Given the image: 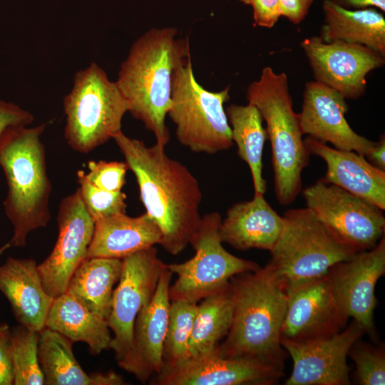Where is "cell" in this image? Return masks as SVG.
Here are the masks:
<instances>
[{
    "label": "cell",
    "instance_id": "6da1fadb",
    "mask_svg": "<svg viewBox=\"0 0 385 385\" xmlns=\"http://www.w3.org/2000/svg\"><path fill=\"white\" fill-rule=\"evenodd\" d=\"M113 139L135 175L146 213L160 230V245L178 255L190 245L201 221L199 182L185 165L166 154L164 146H148L123 131Z\"/></svg>",
    "mask_w": 385,
    "mask_h": 385
},
{
    "label": "cell",
    "instance_id": "7a4b0ae2",
    "mask_svg": "<svg viewBox=\"0 0 385 385\" xmlns=\"http://www.w3.org/2000/svg\"><path fill=\"white\" fill-rule=\"evenodd\" d=\"M175 27L151 28L136 39L115 81L133 117L165 147L170 133L165 118L171 107L172 77L190 54L188 38H178Z\"/></svg>",
    "mask_w": 385,
    "mask_h": 385
},
{
    "label": "cell",
    "instance_id": "3957f363",
    "mask_svg": "<svg viewBox=\"0 0 385 385\" xmlns=\"http://www.w3.org/2000/svg\"><path fill=\"white\" fill-rule=\"evenodd\" d=\"M230 283L233 296L230 328L218 345L227 357L250 358L283 369L285 351L280 343L287 293L265 267L240 273Z\"/></svg>",
    "mask_w": 385,
    "mask_h": 385
},
{
    "label": "cell",
    "instance_id": "277c9868",
    "mask_svg": "<svg viewBox=\"0 0 385 385\" xmlns=\"http://www.w3.org/2000/svg\"><path fill=\"white\" fill-rule=\"evenodd\" d=\"M46 125L15 128L0 143V167L7 184L4 207L13 227L11 247H24L28 235L51 220V184L41 140Z\"/></svg>",
    "mask_w": 385,
    "mask_h": 385
},
{
    "label": "cell",
    "instance_id": "5b68a950",
    "mask_svg": "<svg viewBox=\"0 0 385 385\" xmlns=\"http://www.w3.org/2000/svg\"><path fill=\"white\" fill-rule=\"evenodd\" d=\"M246 98L266 123L275 195L279 205H289L302 190V173L309 165L310 153L302 139L298 113L293 109L287 74L265 66L260 78L249 84Z\"/></svg>",
    "mask_w": 385,
    "mask_h": 385
},
{
    "label": "cell",
    "instance_id": "8992f818",
    "mask_svg": "<svg viewBox=\"0 0 385 385\" xmlns=\"http://www.w3.org/2000/svg\"><path fill=\"white\" fill-rule=\"evenodd\" d=\"M63 109L65 139L72 149L84 154L122 131V120L128 112L116 82L95 62L76 72L63 98Z\"/></svg>",
    "mask_w": 385,
    "mask_h": 385
},
{
    "label": "cell",
    "instance_id": "52a82bcc",
    "mask_svg": "<svg viewBox=\"0 0 385 385\" xmlns=\"http://www.w3.org/2000/svg\"><path fill=\"white\" fill-rule=\"evenodd\" d=\"M172 105L168 115L175 125L180 144L191 151L210 155L233 145L224 104L230 100V87L212 92L195 79L190 54L181 61L172 77Z\"/></svg>",
    "mask_w": 385,
    "mask_h": 385
},
{
    "label": "cell",
    "instance_id": "ba28073f",
    "mask_svg": "<svg viewBox=\"0 0 385 385\" xmlns=\"http://www.w3.org/2000/svg\"><path fill=\"white\" fill-rule=\"evenodd\" d=\"M283 217V230L267 265L287 292L325 275L335 264L354 254L308 207L288 210Z\"/></svg>",
    "mask_w": 385,
    "mask_h": 385
},
{
    "label": "cell",
    "instance_id": "9c48e42d",
    "mask_svg": "<svg viewBox=\"0 0 385 385\" xmlns=\"http://www.w3.org/2000/svg\"><path fill=\"white\" fill-rule=\"evenodd\" d=\"M221 222L217 212L202 216L190 242L195 255L184 262L166 264L178 277L169 288L170 301L198 303L227 285L232 277L260 267L256 262L236 257L224 248L220 235Z\"/></svg>",
    "mask_w": 385,
    "mask_h": 385
},
{
    "label": "cell",
    "instance_id": "30bf717a",
    "mask_svg": "<svg viewBox=\"0 0 385 385\" xmlns=\"http://www.w3.org/2000/svg\"><path fill=\"white\" fill-rule=\"evenodd\" d=\"M302 193L307 207L351 252L371 250L384 235V210L367 200L322 178Z\"/></svg>",
    "mask_w": 385,
    "mask_h": 385
},
{
    "label": "cell",
    "instance_id": "8fae6325",
    "mask_svg": "<svg viewBox=\"0 0 385 385\" xmlns=\"http://www.w3.org/2000/svg\"><path fill=\"white\" fill-rule=\"evenodd\" d=\"M120 277L113 290L111 309L107 319L113 333L110 345L118 365L127 370L133 345V327L138 314L155 292L166 267L155 246L122 259Z\"/></svg>",
    "mask_w": 385,
    "mask_h": 385
},
{
    "label": "cell",
    "instance_id": "7c38bea8",
    "mask_svg": "<svg viewBox=\"0 0 385 385\" xmlns=\"http://www.w3.org/2000/svg\"><path fill=\"white\" fill-rule=\"evenodd\" d=\"M58 237L38 270L45 291L53 299L66 292L75 271L88 258L95 220L88 212L78 188L63 197L57 216Z\"/></svg>",
    "mask_w": 385,
    "mask_h": 385
},
{
    "label": "cell",
    "instance_id": "4fadbf2b",
    "mask_svg": "<svg viewBox=\"0 0 385 385\" xmlns=\"http://www.w3.org/2000/svg\"><path fill=\"white\" fill-rule=\"evenodd\" d=\"M301 45L314 81L336 90L346 99L361 97L366 91L367 75L385 63L384 55L359 43H327L314 36L304 39Z\"/></svg>",
    "mask_w": 385,
    "mask_h": 385
},
{
    "label": "cell",
    "instance_id": "5bb4252c",
    "mask_svg": "<svg viewBox=\"0 0 385 385\" xmlns=\"http://www.w3.org/2000/svg\"><path fill=\"white\" fill-rule=\"evenodd\" d=\"M366 333L356 322L340 332L324 339L296 342L280 338L282 347L293 361L286 385H349L346 362L351 345Z\"/></svg>",
    "mask_w": 385,
    "mask_h": 385
},
{
    "label": "cell",
    "instance_id": "9a60e30c",
    "mask_svg": "<svg viewBox=\"0 0 385 385\" xmlns=\"http://www.w3.org/2000/svg\"><path fill=\"white\" fill-rule=\"evenodd\" d=\"M385 273V237L372 249L355 252L328 271L332 290L344 314L353 318L366 332L373 334L374 294L378 279Z\"/></svg>",
    "mask_w": 385,
    "mask_h": 385
},
{
    "label": "cell",
    "instance_id": "2e32d148",
    "mask_svg": "<svg viewBox=\"0 0 385 385\" xmlns=\"http://www.w3.org/2000/svg\"><path fill=\"white\" fill-rule=\"evenodd\" d=\"M282 375V369L263 361L224 356L217 346L173 368L162 370L151 384L270 385Z\"/></svg>",
    "mask_w": 385,
    "mask_h": 385
},
{
    "label": "cell",
    "instance_id": "e0dca14e",
    "mask_svg": "<svg viewBox=\"0 0 385 385\" xmlns=\"http://www.w3.org/2000/svg\"><path fill=\"white\" fill-rule=\"evenodd\" d=\"M287 293L281 337L304 342L332 337L345 328L348 318L337 303L328 274Z\"/></svg>",
    "mask_w": 385,
    "mask_h": 385
},
{
    "label": "cell",
    "instance_id": "ac0fdd59",
    "mask_svg": "<svg viewBox=\"0 0 385 385\" xmlns=\"http://www.w3.org/2000/svg\"><path fill=\"white\" fill-rule=\"evenodd\" d=\"M348 110L346 98L340 93L316 81L307 82L302 110L298 113L302 134L365 157L376 142L356 133L350 127L345 118Z\"/></svg>",
    "mask_w": 385,
    "mask_h": 385
},
{
    "label": "cell",
    "instance_id": "d6986e66",
    "mask_svg": "<svg viewBox=\"0 0 385 385\" xmlns=\"http://www.w3.org/2000/svg\"><path fill=\"white\" fill-rule=\"evenodd\" d=\"M172 276L166 266L153 298L139 312L134 323L132 350L126 371L143 384L162 369Z\"/></svg>",
    "mask_w": 385,
    "mask_h": 385
},
{
    "label": "cell",
    "instance_id": "ffe728a7",
    "mask_svg": "<svg viewBox=\"0 0 385 385\" xmlns=\"http://www.w3.org/2000/svg\"><path fill=\"white\" fill-rule=\"evenodd\" d=\"M304 143L310 154L322 158L327 164L326 183L337 185L385 210V170L369 163L354 150H339L307 136Z\"/></svg>",
    "mask_w": 385,
    "mask_h": 385
},
{
    "label": "cell",
    "instance_id": "44dd1931",
    "mask_svg": "<svg viewBox=\"0 0 385 385\" xmlns=\"http://www.w3.org/2000/svg\"><path fill=\"white\" fill-rule=\"evenodd\" d=\"M0 292L19 324L38 332L46 327L54 299L45 291L34 260L9 257L0 265Z\"/></svg>",
    "mask_w": 385,
    "mask_h": 385
},
{
    "label": "cell",
    "instance_id": "7402d4cb",
    "mask_svg": "<svg viewBox=\"0 0 385 385\" xmlns=\"http://www.w3.org/2000/svg\"><path fill=\"white\" fill-rule=\"evenodd\" d=\"M283 216L266 201L264 194H255L252 200L234 204L222 220L220 235L238 250L257 248L271 251L283 230Z\"/></svg>",
    "mask_w": 385,
    "mask_h": 385
},
{
    "label": "cell",
    "instance_id": "603a6c76",
    "mask_svg": "<svg viewBox=\"0 0 385 385\" xmlns=\"http://www.w3.org/2000/svg\"><path fill=\"white\" fill-rule=\"evenodd\" d=\"M161 240L159 227L146 212L138 217L119 213L95 221L88 257L122 260Z\"/></svg>",
    "mask_w": 385,
    "mask_h": 385
},
{
    "label": "cell",
    "instance_id": "cb8c5ba5",
    "mask_svg": "<svg viewBox=\"0 0 385 385\" xmlns=\"http://www.w3.org/2000/svg\"><path fill=\"white\" fill-rule=\"evenodd\" d=\"M38 361L46 385H123L121 375L113 371L88 374L77 361L73 342L63 334L44 327L39 332Z\"/></svg>",
    "mask_w": 385,
    "mask_h": 385
},
{
    "label": "cell",
    "instance_id": "d4e9b609",
    "mask_svg": "<svg viewBox=\"0 0 385 385\" xmlns=\"http://www.w3.org/2000/svg\"><path fill=\"white\" fill-rule=\"evenodd\" d=\"M322 10V41L359 43L385 56V19L381 12L375 8L346 9L332 0H323Z\"/></svg>",
    "mask_w": 385,
    "mask_h": 385
},
{
    "label": "cell",
    "instance_id": "484cf974",
    "mask_svg": "<svg viewBox=\"0 0 385 385\" xmlns=\"http://www.w3.org/2000/svg\"><path fill=\"white\" fill-rule=\"evenodd\" d=\"M45 325L73 343H86L93 355L110 349L112 337L107 320L88 310L67 292L53 299Z\"/></svg>",
    "mask_w": 385,
    "mask_h": 385
},
{
    "label": "cell",
    "instance_id": "4316f807",
    "mask_svg": "<svg viewBox=\"0 0 385 385\" xmlns=\"http://www.w3.org/2000/svg\"><path fill=\"white\" fill-rule=\"evenodd\" d=\"M120 259L88 257L71 277L66 292L91 312L108 319L122 272Z\"/></svg>",
    "mask_w": 385,
    "mask_h": 385
},
{
    "label": "cell",
    "instance_id": "83f0119b",
    "mask_svg": "<svg viewBox=\"0 0 385 385\" xmlns=\"http://www.w3.org/2000/svg\"><path fill=\"white\" fill-rule=\"evenodd\" d=\"M225 112L237 154L250 168L255 194H265L266 180L262 176V155L267 134L262 125V115L256 106L249 103L245 106L232 103L225 108Z\"/></svg>",
    "mask_w": 385,
    "mask_h": 385
},
{
    "label": "cell",
    "instance_id": "f1b7e54d",
    "mask_svg": "<svg viewBox=\"0 0 385 385\" xmlns=\"http://www.w3.org/2000/svg\"><path fill=\"white\" fill-rule=\"evenodd\" d=\"M199 302L190 340V357L215 349L227 334L233 312L230 283Z\"/></svg>",
    "mask_w": 385,
    "mask_h": 385
},
{
    "label": "cell",
    "instance_id": "f546056e",
    "mask_svg": "<svg viewBox=\"0 0 385 385\" xmlns=\"http://www.w3.org/2000/svg\"><path fill=\"white\" fill-rule=\"evenodd\" d=\"M197 303L170 301L163 349L162 370L173 368L190 357L189 344Z\"/></svg>",
    "mask_w": 385,
    "mask_h": 385
},
{
    "label": "cell",
    "instance_id": "4dcf8cb0",
    "mask_svg": "<svg viewBox=\"0 0 385 385\" xmlns=\"http://www.w3.org/2000/svg\"><path fill=\"white\" fill-rule=\"evenodd\" d=\"M39 332L19 324L11 332L14 385H44L38 361Z\"/></svg>",
    "mask_w": 385,
    "mask_h": 385
},
{
    "label": "cell",
    "instance_id": "1f68e13d",
    "mask_svg": "<svg viewBox=\"0 0 385 385\" xmlns=\"http://www.w3.org/2000/svg\"><path fill=\"white\" fill-rule=\"evenodd\" d=\"M85 172L77 173V180L82 200L95 221L119 213H125L126 195L122 191H107L91 184Z\"/></svg>",
    "mask_w": 385,
    "mask_h": 385
},
{
    "label": "cell",
    "instance_id": "d6a6232c",
    "mask_svg": "<svg viewBox=\"0 0 385 385\" xmlns=\"http://www.w3.org/2000/svg\"><path fill=\"white\" fill-rule=\"evenodd\" d=\"M348 355L356 365L354 379L358 384H385L384 346H375L358 339L350 347Z\"/></svg>",
    "mask_w": 385,
    "mask_h": 385
},
{
    "label": "cell",
    "instance_id": "836d02e7",
    "mask_svg": "<svg viewBox=\"0 0 385 385\" xmlns=\"http://www.w3.org/2000/svg\"><path fill=\"white\" fill-rule=\"evenodd\" d=\"M86 179L96 187L107 191H121L128 167L125 162L94 161L88 163Z\"/></svg>",
    "mask_w": 385,
    "mask_h": 385
},
{
    "label": "cell",
    "instance_id": "e575fe53",
    "mask_svg": "<svg viewBox=\"0 0 385 385\" xmlns=\"http://www.w3.org/2000/svg\"><path fill=\"white\" fill-rule=\"evenodd\" d=\"M34 115L19 106L0 99V143L11 130L29 126Z\"/></svg>",
    "mask_w": 385,
    "mask_h": 385
},
{
    "label": "cell",
    "instance_id": "d590c367",
    "mask_svg": "<svg viewBox=\"0 0 385 385\" xmlns=\"http://www.w3.org/2000/svg\"><path fill=\"white\" fill-rule=\"evenodd\" d=\"M252 9L256 26L272 28L281 16L279 0H240Z\"/></svg>",
    "mask_w": 385,
    "mask_h": 385
},
{
    "label": "cell",
    "instance_id": "8d00e7d4",
    "mask_svg": "<svg viewBox=\"0 0 385 385\" xmlns=\"http://www.w3.org/2000/svg\"><path fill=\"white\" fill-rule=\"evenodd\" d=\"M11 332L8 324H0V385H14Z\"/></svg>",
    "mask_w": 385,
    "mask_h": 385
},
{
    "label": "cell",
    "instance_id": "74e56055",
    "mask_svg": "<svg viewBox=\"0 0 385 385\" xmlns=\"http://www.w3.org/2000/svg\"><path fill=\"white\" fill-rule=\"evenodd\" d=\"M315 0H279L281 16L298 24L304 20Z\"/></svg>",
    "mask_w": 385,
    "mask_h": 385
},
{
    "label": "cell",
    "instance_id": "f35d334b",
    "mask_svg": "<svg viewBox=\"0 0 385 385\" xmlns=\"http://www.w3.org/2000/svg\"><path fill=\"white\" fill-rule=\"evenodd\" d=\"M346 9H360L366 8L379 9L385 11V0H332Z\"/></svg>",
    "mask_w": 385,
    "mask_h": 385
},
{
    "label": "cell",
    "instance_id": "ab89813d",
    "mask_svg": "<svg viewBox=\"0 0 385 385\" xmlns=\"http://www.w3.org/2000/svg\"><path fill=\"white\" fill-rule=\"evenodd\" d=\"M385 136L381 135L379 142H376L371 151L365 156L375 167L385 170Z\"/></svg>",
    "mask_w": 385,
    "mask_h": 385
},
{
    "label": "cell",
    "instance_id": "60d3db41",
    "mask_svg": "<svg viewBox=\"0 0 385 385\" xmlns=\"http://www.w3.org/2000/svg\"><path fill=\"white\" fill-rule=\"evenodd\" d=\"M10 247L11 245H9V242H7L6 244L4 245L3 246L0 247V259H1V255L4 252V251L6 250Z\"/></svg>",
    "mask_w": 385,
    "mask_h": 385
}]
</instances>
